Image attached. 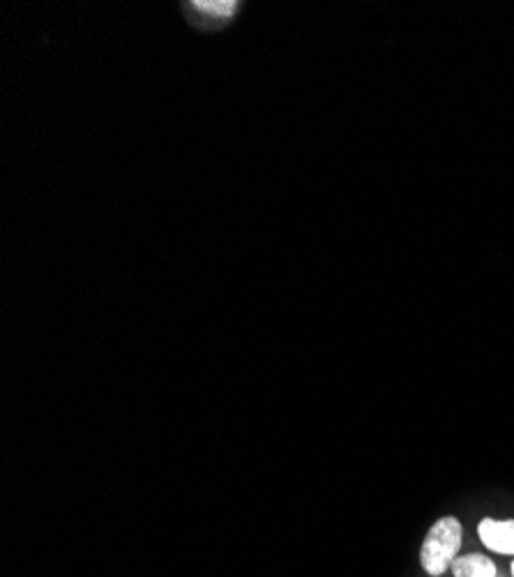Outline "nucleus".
Here are the masks:
<instances>
[{
    "instance_id": "f257e3e1",
    "label": "nucleus",
    "mask_w": 514,
    "mask_h": 577,
    "mask_svg": "<svg viewBox=\"0 0 514 577\" xmlns=\"http://www.w3.org/2000/svg\"><path fill=\"white\" fill-rule=\"evenodd\" d=\"M463 543V524L446 515L432 524L427 536L420 545V566L429 577H443L450 573Z\"/></svg>"
},
{
    "instance_id": "f03ea898",
    "label": "nucleus",
    "mask_w": 514,
    "mask_h": 577,
    "mask_svg": "<svg viewBox=\"0 0 514 577\" xmlns=\"http://www.w3.org/2000/svg\"><path fill=\"white\" fill-rule=\"evenodd\" d=\"M478 539L489 552L514 559V520L482 518L478 524Z\"/></svg>"
},
{
    "instance_id": "7ed1b4c3",
    "label": "nucleus",
    "mask_w": 514,
    "mask_h": 577,
    "mask_svg": "<svg viewBox=\"0 0 514 577\" xmlns=\"http://www.w3.org/2000/svg\"><path fill=\"white\" fill-rule=\"evenodd\" d=\"M452 577H499V566L492 557H487L482 552L459 554L450 568Z\"/></svg>"
},
{
    "instance_id": "20e7f679",
    "label": "nucleus",
    "mask_w": 514,
    "mask_h": 577,
    "mask_svg": "<svg viewBox=\"0 0 514 577\" xmlns=\"http://www.w3.org/2000/svg\"><path fill=\"white\" fill-rule=\"evenodd\" d=\"M192 8L203 12V14L228 16V14L236 12L238 3H233V0H197V3H192Z\"/></svg>"
},
{
    "instance_id": "39448f33",
    "label": "nucleus",
    "mask_w": 514,
    "mask_h": 577,
    "mask_svg": "<svg viewBox=\"0 0 514 577\" xmlns=\"http://www.w3.org/2000/svg\"><path fill=\"white\" fill-rule=\"evenodd\" d=\"M510 577H514V559L510 562Z\"/></svg>"
}]
</instances>
